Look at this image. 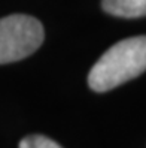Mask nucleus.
Instances as JSON below:
<instances>
[{"label": "nucleus", "instance_id": "7ed1b4c3", "mask_svg": "<svg viewBox=\"0 0 146 148\" xmlns=\"http://www.w3.org/2000/svg\"><path fill=\"white\" fill-rule=\"evenodd\" d=\"M101 6L107 14L121 18H139L146 15V0H103Z\"/></svg>", "mask_w": 146, "mask_h": 148}, {"label": "nucleus", "instance_id": "20e7f679", "mask_svg": "<svg viewBox=\"0 0 146 148\" xmlns=\"http://www.w3.org/2000/svg\"><path fill=\"white\" fill-rule=\"evenodd\" d=\"M20 148H61L55 141L43 135H30L25 136L20 142Z\"/></svg>", "mask_w": 146, "mask_h": 148}, {"label": "nucleus", "instance_id": "f257e3e1", "mask_svg": "<svg viewBox=\"0 0 146 148\" xmlns=\"http://www.w3.org/2000/svg\"><path fill=\"white\" fill-rule=\"evenodd\" d=\"M146 71V36L127 38L110 47L88 75V85L105 93L137 78Z\"/></svg>", "mask_w": 146, "mask_h": 148}, {"label": "nucleus", "instance_id": "f03ea898", "mask_svg": "<svg viewBox=\"0 0 146 148\" xmlns=\"http://www.w3.org/2000/svg\"><path fill=\"white\" fill-rule=\"evenodd\" d=\"M45 38L43 25L30 15L15 14L0 18V64L31 56Z\"/></svg>", "mask_w": 146, "mask_h": 148}]
</instances>
